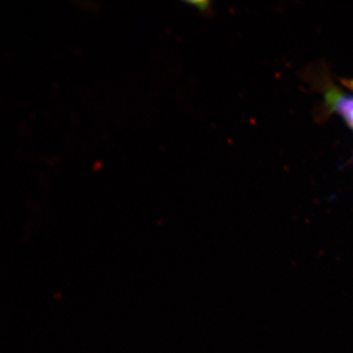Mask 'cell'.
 Returning <instances> with one entry per match:
<instances>
[{"mask_svg":"<svg viewBox=\"0 0 353 353\" xmlns=\"http://www.w3.org/2000/svg\"><path fill=\"white\" fill-rule=\"evenodd\" d=\"M328 100L335 112L341 114L353 130V95L331 92Z\"/></svg>","mask_w":353,"mask_h":353,"instance_id":"cell-1","label":"cell"}]
</instances>
